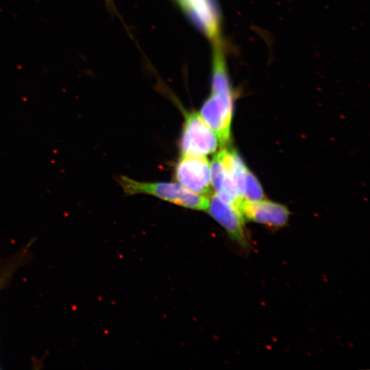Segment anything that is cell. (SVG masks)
Here are the masks:
<instances>
[{
    "instance_id": "obj_4",
    "label": "cell",
    "mask_w": 370,
    "mask_h": 370,
    "mask_svg": "<svg viewBox=\"0 0 370 370\" xmlns=\"http://www.w3.org/2000/svg\"><path fill=\"white\" fill-rule=\"evenodd\" d=\"M174 175L177 184L191 193L204 196L212 194L210 163L205 156L182 154Z\"/></svg>"
},
{
    "instance_id": "obj_2",
    "label": "cell",
    "mask_w": 370,
    "mask_h": 370,
    "mask_svg": "<svg viewBox=\"0 0 370 370\" xmlns=\"http://www.w3.org/2000/svg\"><path fill=\"white\" fill-rule=\"evenodd\" d=\"M119 182L124 192L127 195H149L184 208L196 210L206 211L209 204L210 196L191 193L179 184L162 182H141L125 176L121 177Z\"/></svg>"
},
{
    "instance_id": "obj_5",
    "label": "cell",
    "mask_w": 370,
    "mask_h": 370,
    "mask_svg": "<svg viewBox=\"0 0 370 370\" xmlns=\"http://www.w3.org/2000/svg\"><path fill=\"white\" fill-rule=\"evenodd\" d=\"M210 167V180L215 194L222 200L241 209L240 197L232 173V149L223 148L213 157Z\"/></svg>"
},
{
    "instance_id": "obj_6",
    "label": "cell",
    "mask_w": 370,
    "mask_h": 370,
    "mask_svg": "<svg viewBox=\"0 0 370 370\" xmlns=\"http://www.w3.org/2000/svg\"><path fill=\"white\" fill-rule=\"evenodd\" d=\"M206 211L225 229L233 241L244 248L248 247L245 217L240 208L224 201L215 193H212L210 196Z\"/></svg>"
},
{
    "instance_id": "obj_9",
    "label": "cell",
    "mask_w": 370,
    "mask_h": 370,
    "mask_svg": "<svg viewBox=\"0 0 370 370\" xmlns=\"http://www.w3.org/2000/svg\"><path fill=\"white\" fill-rule=\"evenodd\" d=\"M264 194L256 177L248 169L246 174L243 200L258 201L263 199Z\"/></svg>"
},
{
    "instance_id": "obj_3",
    "label": "cell",
    "mask_w": 370,
    "mask_h": 370,
    "mask_svg": "<svg viewBox=\"0 0 370 370\" xmlns=\"http://www.w3.org/2000/svg\"><path fill=\"white\" fill-rule=\"evenodd\" d=\"M219 145L217 136L199 113L195 111L185 112L180 140L182 154L206 156L215 152Z\"/></svg>"
},
{
    "instance_id": "obj_10",
    "label": "cell",
    "mask_w": 370,
    "mask_h": 370,
    "mask_svg": "<svg viewBox=\"0 0 370 370\" xmlns=\"http://www.w3.org/2000/svg\"><path fill=\"white\" fill-rule=\"evenodd\" d=\"M109 6L112 5V0H106Z\"/></svg>"
},
{
    "instance_id": "obj_8",
    "label": "cell",
    "mask_w": 370,
    "mask_h": 370,
    "mask_svg": "<svg viewBox=\"0 0 370 370\" xmlns=\"http://www.w3.org/2000/svg\"><path fill=\"white\" fill-rule=\"evenodd\" d=\"M200 29H206L217 21L219 14L214 0H176Z\"/></svg>"
},
{
    "instance_id": "obj_7",
    "label": "cell",
    "mask_w": 370,
    "mask_h": 370,
    "mask_svg": "<svg viewBox=\"0 0 370 370\" xmlns=\"http://www.w3.org/2000/svg\"><path fill=\"white\" fill-rule=\"evenodd\" d=\"M241 210L245 218L271 227H282L287 224L290 212L279 203L269 200H243Z\"/></svg>"
},
{
    "instance_id": "obj_1",
    "label": "cell",
    "mask_w": 370,
    "mask_h": 370,
    "mask_svg": "<svg viewBox=\"0 0 370 370\" xmlns=\"http://www.w3.org/2000/svg\"><path fill=\"white\" fill-rule=\"evenodd\" d=\"M223 47L212 48L211 92L199 114L217 136L221 147L230 141L234 109V92Z\"/></svg>"
}]
</instances>
